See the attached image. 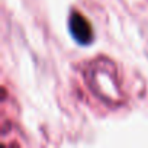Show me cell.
<instances>
[{"mask_svg":"<svg viewBox=\"0 0 148 148\" xmlns=\"http://www.w3.org/2000/svg\"><path fill=\"white\" fill-rule=\"evenodd\" d=\"M70 32H71L73 38L80 44H89L93 38L92 28H90L89 22L86 21L84 16H82L80 13H76V12L70 18Z\"/></svg>","mask_w":148,"mask_h":148,"instance_id":"6da1fadb","label":"cell"}]
</instances>
